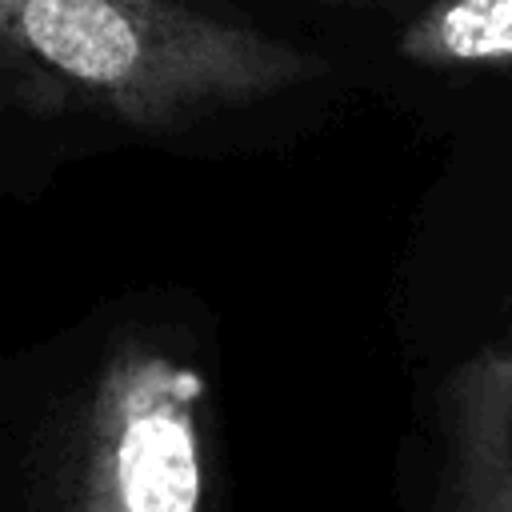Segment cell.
Segmentation results:
<instances>
[{
    "label": "cell",
    "instance_id": "cell-1",
    "mask_svg": "<svg viewBox=\"0 0 512 512\" xmlns=\"http://www.w3.org/2000/svg\"><path fill=\"white\" fill-rule=\"evenodd\" d=\"M324 72L300 44L184 0H0V104L12 120L88 112L172 136Z\"/></svg>",
    "mask_w": 512,
    "mask_h": 512
},
{
    "label": "cell",
    "instance_id": "cell-2",
    "mask_svg": "<svg viewBox=\"0 0 512 512\" xmlns=\"http://www.w3.org/2000/svg\"><path fill=\"white\" fill-rule=\"evenodd\" d=\"M204 500V372L156 332H116L52 404L20 512H204Z\"/></svg>",
    "mask_w": 512,
    "mask_h": 512
},
{
    "label": "cell",
    "instance_id": "cell-3",
    "mask_svg": "<svg viewBox=\"0 0 512 512\" xmlns=\"http://www.w3.org/2000/svg\"><path fill=\"white\" fill-rule=\"evenodd\" d=\"M436 512H512V352H480L440 388Z\"/></svg>",
    "mask_w": 512,
    "mask_h": 512
},
{
    "label": "cell",
    "instance_id": "cell-4",
    "mask_svg": "<svg viewBox=\"0 0 512 512\" xmlns=\"http://www.w3.org/2000/svg\"><path fill=\"white\" fill-rule=\"evenodd\" d=\"M416 68H512V0H428L396 36Z\"/></svg>",
    "mask_w": 512,
    "mask_h": 512
},
{
    "label": "cell",
    "instance_id": "cell-5",
    "mask_svg": "<svg viewBox=\"0 0 512 512\" xmlns=\"http://www.w3.org/2000/svg\"><path fill=\"white\" fill-rule=\"evenodd\" d=\"M12 176H16V168L4 160V148H0V196H8V192L16 188V180H12Z\"/></svg>",
    "mask_w": 512,
    "mask_h": 512
},
{
    "label": "cell",
    "instance_id": "cell-6",
    "mask_svg": "<svg viewBox=\"0 0 512 512\" xmlns=\"http://www.w3.org/2000/svg\"><path fill=\"white\" fill-rule=\"evenodd\" d=\"M4 120H12V116H8V108L0 104V144H4ZM12 124H16V120H12Z\"/></svg>",
    "mask_w": 512,
    "mask_h": 512
}]
</instances>
